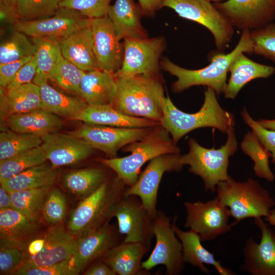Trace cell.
Segmentation results:
<instances>
[{
  "mask_svg": "<svg viewBox=\"0 0 275 275\" xmlns=\"http://www.w3.org/2000/svg\"><path fill=\"white\" fill-rule=\"evenodd\" d=\"M26 36L14 30L11 35L1 43L0 64L11 63L35 54V47Z\"/></svg>",
  "mask_w": 275,
  "mask_h": 275,
  "instance_id": "cell-39",
  "label": "cell"
},
{
  "mask_svg": "<svg viewBox=\"0 0 275 275\" xmlns=\"http://www.w3.org/2000/svg\"><path fill=\"white\" fill-rule=\"evenodd\" d=\"M119 232L125 235V242L140 243L149 249L152 236V219L140 199L134 195L124 196L114 213Z\"/></svg>",
  "mask_w": 275,
  "mask_h": 275,
  "instance_id": "cell-16",
  "label": "cell"
},
{
  "mask_svg": "<svg viewBox=\"0 0 275 275\" xmlns=\"http://www.w3.org/2000/svg\"><path fill=\"white\" fill-rule=\"evenodd\" d=\"M257 123L263 127L275 131V119H261L257 121Z\"/></svg>",
  "mask_w": 275,
  "mask_h": 275,
  "instance_id": "cell-56",
  "label": "cell"
},
{
  "mask_svg": "<svg viewBox=\"0 0 275 275\" xmlns=\"http://www.w3.org/2000/svg\"><path fill=\"white\" fill-rule=\"evenodd\" d=\"M85 73L64 58L61 53L49 79L66 91L81 97L80 86Z\"/></svg>",
  "mask_w": 275,
  "mask_h": 275,
  "instance_id": "cell-40",
  "label": "cell"
},
{
  "mask_svg": "<svg viewBox=\"0 0 275 275\" xmlns=\"http://www.w3.org/2000/svg\"><path fill=\"white\" fill-rule=\"evenodd\" d=\"M124 55L116 76L159 75L160 59L166 47L162 36L124 39Z\"/></svg>",
  "mask_w": 275,
  "mask_h": 275,
  "instance_id": "cell-10",
  "label": "cell"
},
{
  "mask_svg": "<svg viewBox=\"0 0 275 275\" xmlns=\"http://www.w3.org/2000/svg\"><path fill=\"white\" fill-rule=\"evenodd\" d=\"M229 72L230 76L224 94L225 98L234 99L246 84L256 78L270 77L275 73V68L255 62L241 53L233 61Z\"/></svg>",
  "mask_w": 275,
  "mask_h": 275,
  "instance_id": "cell-32",
  "label": "cell"
},
{
  "mask_svg": "<svg viewBox=\"0 0 275 275\" xmlns=\"http://www.w3.org/2000/svg\"><path fill=\"white\" fill-rule=\"evenodd\" d=\"M125 186L118 178L112 184L106 180L84 197L71 213L68 223L69 232L77 238L108 223L114 216L117 204L125 195Z\"/></svg>",
  "mask_w": 275,
  "mask_h": 275,
  "instance_id": "cell-6",
  "label": "cell"
},
{
  "mask_svg": "<svg viewBox=\"0 0 275 275\" xmlns=\"http://www.w3.org/2000/svg\"><path fill=\"white\" fill-rule=\"evenodd\" d=\"M112 0H63L60 7L76 10L90 19L107 15Z\"/></svg>",
  "mask_w": 275,
  "mask_h": 275,
  "instance_id": "cell-45",
  "label": "cell"
},
{
  "mask_svg": "<svg viewBox=\"0 0 275 275\" xmlns=\"http://www.w3.org/2000/svg\"><path fill=\"white\" fill-rule=\"evenodd\" d=\"M154 127H117L85 123L71 133L109 158H114L120 148L142 140Z\"/></svg>",
  "mask_w": 275,
  "mask_h": 275,
  "instance_id": "cell-13",
  "label": "cell"
},
{
  "mask_svg": "<svg viewBox=\"0 0 275 275\" xmlns=\"http://www.w3.org/2000/svg\"><path fill=\"white\" fill-rule=\"evenodd\" d=\"M91 27L98 68L115 73L122 66L123 43L118 38L107 15L92 19Z\"/></svg>",
  "mask_w": 275,
  "mask_h": 275,
  "instance_id": "cell-19",
  "label": "cell"
},
{
  "mask_svg": "<svg viewBox=\"0 0 275 275\" xmlns=\"http://www.w3.org/2000/svg\"><path fill=\"white\" fill-rule=\"evenodd\" d=\"M44 243V237L34 239L28 245L26 255L33 256L37 255L42 250Z\"/></svg>",
  "mask_w": 275,
  "mask_h": 275,
  "instance_id": "cell-53",
  "label": "cell"
},
{
  "mask_svg": "<svg viewBox=\"0 0 275 275\" xmlns=\"http://www.w3.org/2000/svg\"><path fill=\"white\" fill-rule=\"evenodd\" d=\"M41 146L54 168L71 165L89 157L94 149L73 134L58 131L41 137Z\"/></svg>",
  "mask_w": 275,
  "mask_h": 275,
  "instance_id": "cell-20",
  "label": "cell"
},
{
  "mask_svg": "<svg viewBox=\"0 0 275 275\" xmlns=\"http://www.w3.org/2000/svg\"><path fill=\"white\" fill-rule=\"evenodd\" d=\"M162 7L174 10L182 18L195 21L212 33L215 44L224 50L233 37L234 27L210 2L206 0H164Z\"/></svg>",
  "mask_w": 275,
  "mask_h": 275,
  "instance_id": "cell-8",
  "label": "cell"
},
{
  "mask_svg": "<svg viewBox=\"0 0 275 275\" xmlns=\"http://www.w3.org/2000/svg\"><path fill=\"white\" fill-rule=\"evenodd\" d=\"M253 41L250 31L243 30L237 45L230 52H219L211 57L210 63L197 70L182 68L167 58L160 61V66L166 71L177 77L172 84L175 93L181 92L194 86H205L213 89L217 95L224 93L230 67L237 56L241 53L252 54Z\"/></svg>",
  "mask_w": 275,
  "mask_h": 275,
  "instance_id": "cell-2",
  "label": "cell"
},
{
  "mask_svg": "<svg viewBox=\"0 0 275 275\" xmlns=\"http://www.w3.org/2000/svg\"><path fill=\"white\" fill-rule=\"evenodd\" d=\"M149 249L140 243L123 241L111 248L101 259L117 274H148L142 267V258Z\"/></svg>",
  "mask_w": 275,
  "mask_h": 275,
  "instance_id": "cell-27",
  "label": "cell"
},
{
  "mask_svg": "<svg viewBox=\"0 0 275 275\" xmlns=\"http://www.w3.org/2000/svg\"><path fill=\"white\" fill-rule=\"evenodd\" d=\"M44 237L45 243L41 251L33 256L25 254L21 266H50L71 259L76 249L77 238L66 230L61 223L51 226Z\"/></svg>",
  "mask_w": 275,
  "mask_h": 275,
  "instance_id": "cell-21",
  "label": "cell"
},
{
  "mask_svg": "<svg viewBox=\"0 0 275 275\" xmlns=\"http://www.w3.org/2000/svg\"><path fill=\"white\" fill-rule=\"evenodd\" d=\"M37 70L35 54L18 70L6 89L19 86L31 82L33 80Z\"/></svg>",
  "mask_w": 275,
  "mask_h": 275,
  "instance_id": "cell-49",
  "label": "cell"
},
{
  "mask_svg": "<svg viewBox=\"0 0 275 275\" xmlns=\"http://www.w3.org/2000/svg\"><path fill=\"white\" fill-rule=\"evenodd\" d=\"M0 133V161L41 145V138L35 134L16 132L7 126Z\"/></svg>",
  "mask_w": 275,
  "mask_h": 275,
  "instance_id": "cell-37",
  "label": "cell"
},
{
  "mask_svg": "<svg viewBox=\"0 0 275 275\" xmlns=\"http://www.w3.org/2000/svg\"><path fill=\"white\" fill-rule=\"evenodd\" d=\"M152 230L156 243L149 258L142 262L143 268L149 271L157 265H163L166 268V274H180L185 264L182 246L170 218L162 211H157L152 219Z\"/></svg>",
  "mask_w": 275,
  "mask_h": 275,
  "instance_id": "cell-9",
  "label": "cell"
},
{
  "mask_svg": "<svg viewBox=\"0 0 275 275\" xmlns=\"http://www.w3.org/2000/svg\"><path fill=\"white\" fill-rule=\"evenodd\" d=\"M18 1V0H0V10L17 14V5Z\"/></svg>",
  "mask_w": 275,
  "mask_h": 275,
  "instance_id": "cell-55",
  "label": "cell"
},
{
  "mask_svg": "<svg viewBox=\"0 0 275 275\" xmlns=\"http://www.w3.org/2000/svg\"><path fill=\"white\" fill-rule=\"evenodd\" d=\"M161 126H156L141 140L125 146L124 151L130 154L123 157L96 159L113 170L127 186L133 185L139 178L141 168L155 157L167 154H179L180 149Z\"/></svg>",
  "mask_w": 275,
  "mask_h": 275,
  "instance_id": "cell-4",
  "label": "cell"
},
{
  "mask_svg": "<svg viewBox=\"0 0 275 275\" xmlns=\"http://www.w3.org/2000/svg\"><path fill=\"white\" fill-rule=\"evenodd\" d=\"M213 5L238 30L252 31L272 23L275 0H227Z\"/></svg>",
  "mask_w": 275,
  "mask_h": 275,
  "instance_id": "cell-15",
  "label": "cell"
},
{
  "mask_svg": "<svg viewBox=\"0 0 275 275\" xmlns=\"http://www.w3.org/2000/svg\"><path fill=\"white\" fill-rule=\"evenodd\" d=\"M84 275H116L113 270L102 259L95 262L83 273Z\"/></svg>",
  "mask_w": 275,
  "mask_h": 275,
  "instance_id": "cell-51",
  "label": "cell"
},
{
  "mask_svg": "<svg viewBox=\"0 0 275 275\" xmlns=\"http://www.w3.org/2000/svg\"><path fill=\"white\" fill-rule=\"evenodd\" d=\"M116 77L117 89L113 106L124 114L159 122L164 95L159 75Z\"/></svg>",
  "mask_w": 275,
  "mask_h": 275,
  "instance_id": "cell-3",
  "label": "cell"
},
{
  "mask_svg": "<svg viewBox=\"0 0 275 275\" xmlns=\"http://www.w3.org/2000/svg\"><path fill=\"white\" fill-rule=\"evenodd\" d=\"M32 42L36 49L37 71L43 73L49 79L62 53L58 40L53 38H32Z\"/></svg>",
  "mask_w": 275,
  "mask_h": 275,
  "instance_id": "cell-41",
  "label": "cell"
},
{
  "mask_svg": "<svg viewBox=\"0 0 275 275\" xmlns=\"http://www.w3.org/2000/svg\"><path fill=\"white\" fill-rule=\"evenodd\" d=\"M118 228L108 223L77 237V245L70 259L72 265L79 273L88 265L101 259L113 247L123 240Z\"/></svg>",
  "mask_w": 275,
  "mask_h": 275,
  "instance_id": "cell-17",
  "label": "cell"
},
{
  "mask_svg": "<svg viewBox=\"0 0 275 275\" xmlns=\"http://www.w3.org/2000/svg\"><path fill=\"white\" fill-rule=\"evenodd\" d=\"M78 274V272L72 265L70 260L56 265L46 266H21L14 273L17 275H76Z\"/></svg>",
  "mask_w": 275,
  "mask_h": 275,
  "instance_id": "cell-46",
  "label": "cell"
},
{
  "mask_svg": "<svg viewBox=\"0 0 275 275\" xmlns=\"http://www.w3.org/2000/svg\"><path fill=\"white\" fill-rule=\"evenodd\" d=\"M92 21V19L76 10L59 7L51 17L32 21L19 20L13 26L14 30L32 38L59 39L91 26Z\"/></svg>",
  "mask_w": 275,
  "mask_h": 275,
  "instance_id": "cell-14",
  "label": "cell"
},
{
  "mask_svg": "<svg viewBox=\"0 0 275 275\" xmlns=\"http://www.w3.org/2000/svg\"><path fill=\"white\" fill-rule=\"evenodd\" d=\"M63 0H18L17 13L19 20L32 21L53 16Z\"/></svg>",
  "mask_w": 275,
  "mask_h": 275,
  "instance_id": "cell-42",
  "label": "cell"
},
{
  "mask_svg": "<svg viewBox=\"0 0 275 275\" xmlns=\"http://www.w3.org/2000/svg\"><path fill=\"white\" fill-rule=\"evenodd\" d=\"M4 123L15 132L33 134L41 138L58 131L63 126L60 117L42 108L10 115Z\"/></svg>",
  "mask_w": 275,
  "mask_h": 275,
  "instance_id": "cell-29",
  "label": "cell"
},
{
  "mask_svg": "<svg viewBox=\"0 0 275 275\" xmlns=\"http://www.w3.org/2000/svg\"><path fill=\"white\" fill-rule=\"evenodd\" d=\"M25 253L16 248L0 249L1 274H14L22 264Z\"/></svg>",
  "mask_w": 275,
  "mask_h": 275,
  "instance_id": "cell-48",
  "label": "cell"
},
{
  "mask_svg": "<svg viewBox=\"0 0 275 275\" xmlns=\"http://www.w3.org/2000/svg\"><path fill=\"white\" fill-rule=\"evenodd\" d=\"M80 89V97L88 105L113 106L117 93V78L115 73L99 69L86 72Z\"/></svg>",
  "mask_w": 275,
  "mask_h": 275,
  "instance_id": "cell-26",
  "label": "cell"
},
{
  "mask_svg": "<svg viewBox=\"0 0 275 275\" xmlns=\"http://www.w3.org/2000/svg\"><path fill=\"white\" fill-rule=\"evenodd\" d=\"M209 2H212L213 3H220L224 1V0H206Z\"/></svg>",
  "mask_w": 275,
  "mask_h": 275,
  "instance_id": "cell-58",
  "label": "cell"
},
{
  "mask_svg": "<svg viewBox=\"0 0 275 275\" xmlns=\"http://www.w3.org/2000/svg\"><path fill=\"white\" fill-rule=\"evenodd\" d=\"M51 186H47L9 193L12 208L30 218L40 221L43 204Z\"/></svg>",
  "mask_w": 275,
  "mask_h": 275,
  "instance_id": "cell-35",
  "label": "cell"
},
{
  "mask_svg": "<svg viewBox=\"0 0 275 275\" xmlns=\"http://www.w3.org/2000/svg\"><path fill=\"white\" fill-rule=\"evenodd\" d=\"M46 157L40 146L0 161V181L7 180L30 168L45 162Z\"/></svg>",
  "mask_w": 275,
  "mask_h": 275,
  "instance_id": "cell-38",
  "label": "cell"
},
{
  "mask_svg": "<svg viewBox=\"0 0 275 275\" xmlns=\"http://www.w3.org/2000/svg\"><path fill=\"white\" fill-rule=\"evenodd\" d=\"M64 58L85 72L99 69L91 26L57 39Z\"/></svg>",
  "mask_w": 275,
  "mask_h": 275,
  "instance_id": "cell-24",
  "label": "cell"
},
{
  "mask_svg": "<svg viewBox=\"0 0 275 275\" xmlns=\"http://www.w3.org/2000/svg\"><path fill=\"white\" fill-rule=\"evenodd\" d=\"M161 105L162 115L159 123L171 134L175 145L184 135L195 129L212 127L227 133L231 126L235 124L233 115L221 107L215 92L210 87L205 91L203 105L196 113L180 111L169 96L162 97Z\"/></svg>",
  "mask_w": 275,
  "mask_h": 275,
  "instance_id": "cell-1",
  "label": "cell"
},
{
  "mask_svg": "<svg viewBox=\"0 0 275 275\" xmlns=\"http://www.w3.org/2000/svg\"><path fill=\"white\" fill-rule=\"evenodd\" d=\"M74 120L93 124L129 128L154 127L158 123L146 118L124 114L110 105H88Z\"/></svg>",
  "mask_w": 275,
  "mask_h": 275,
  "instance_id": "cell-30",
  "label": "cell"
},
{
  "mask_svg": "<svg viewBox=\"0 0 275 275\" xmlns=\"http://www.w3.org/2000/svg\"><path fill=\"white\" fill-rule=\"evenodd\" d=\"M183 204L186 212L184 227L198 234L202 242L213 240L231 230L230 210L217 197L206 202Z\"/></svg>",
  "mask_w": 275,
  "mask_h": 275,
  "instance_id": "cell-11",
  "label": "cell"
},
{
  "mask_svg": "<svg viewBox=\"0 0 275 275\" xmlns=\"http://www.w3.org/2000/svg\"><path fill=\"white\" fill-rule=\"evenodd\" d=\"M176 220L172 224L174 232L181 242L183 258L185 263L190 264L198 267L205 273H209V269L205 264L214 266L221 275H233L234 272L229 268L223 266L216 260L213 254L205 249L202 244L199 236L194 231L189 230L185 231L176 225Z\"/></svg>",
  "mask_w": 275,
  "mask_h": 275,
  "instance_id": "cell-28",
  "label": "cell"
},
{
  "mask_svg": "<svg viewBox=\"0 0 275 275\" xmlns=\"http://www.w3.org/2000/svg\"><path fill=\"white\" fill-rule=\"evenodd\" d=\"M106 180L103 170L92 168L66 173L63 177L62 184L67 190L84 198L94 191Z\"/></svg>",
  "mask_w": 275,
  "mask_h": 275,
  "instance_id": "cell-34",
  "label": "cell"
},
{
  "mask_svg": "<svg viewBox=\"0 0 275 275\" xmlns=\"http://www.w3.org/2000/svg\"><path fill=\"white\" fill-rule=\"evenodd\" d=\"M48 78L37 71L33 82L39 88L42 108L60 117L74 120L88 106L81 97L65 95L48 83Z\"/></svg>",
  "mask_w": 275,
  "mask_h": 275,
  "instance_id": "cell-23",
  "label": "cell"
},
{
  "mask_svg": "<svg viewBox=\"0 0 275 275\" xmlns=\"http://www.w3.org/2000/svg\"><path fill=\"white\" fill-rule=\"evenodd\" d=\"M40 221L30 218L13 209L0 211V249L16 248L24 251L36 238Z\"/></svg>",
  "mask_w": 275,
  "mask_h": 275,
  "instance_id": "cell-22",
  "label": "cell"
},
{
  "mask_svg": "<svg viewBox=\"0 0 275 275\" xmlns=\"http://www.w3.org/2000/svg\"><path fill=\"white\" fill-rule=\"evenodd\" d=\"M66 212V200L64 195L57 188H51L45 198L42 218L51 226L61 223Z\"/></svg>",
  "mask_w": 275,
  "mask_h": 275,
  "instance_id": "cell-44",
  "label": "cell"
},
{
  "mask_svg": "<svg viewBox=\"0 0 275 275\" xmlns=\"http://www.w3.org/2000/svg\"><path fill=\"white\" fill-rule=\"evenodd\" d=\"M58 171L51 164L45 162L30 168L7 180L1 182V186L9 193L47 186H52L56 180Z\"/></svg>",
  "mask_w": 275,
  "mask_h": 275,
  "instance_id": "cell-33",
  "label": "cell"
},
{
  "mask_svg": "<svg viewBox=\"0 0 275 275\" xmlns=\"http://www.w3.org/2000/svg\"><path fill=\"white\" fill-rule=\"evenodd\" d=\"M164 0H138L142 14L150 16L161 8Z\"/></svg>",
  "mask_w": 275,
  "mask_h": 275,
  "instance_id": "cell-52",
  "label": "cell"
},
{
  "mask_svg": "<svg viewBox=\"0 0 275 275\" xmlns=\"http://www.w3.org/2000/svg\"><path fill=\"white\" fill-rule=\"evenodd\" d=\"M142 15L140 5L133 0H116L113 5L110 6L107 16L118 38L121 40L126 38H148L141 22Z\"/></svg>",
  "mask_w": 275,
  "mask_h": 275,
  "instance_id": "cell-25",
  "label": "cell"
},
{
  "mask_svg": "<svg viewBox=\"0 0 275 275\" xmlns=\"http://www.w3.org/2000/svg\"><path fill=\"white\" fill-rule=\"evenodd\" d=\"M215 191L234 219L232 226L248 218L265 217L275 205L269 192L252 178L238 182L230 177L219 182Z\"/></svg>",
  "mask_w": 275,
  "mask_h": 275,
  "instance_id": "cell-5",
  "label": "cell"
},
{
  "mask_svg": "<svg viewBox=\"0 0 275 275\" xmlns=\"http://www.w3.org/2000/svg\"><path fill=\"white\" fill-rule=\"evenodd\" d=\"M264 219L268 223L269 226L273 227L275 231V205L270 211L268 215L264 217Z\"/></svg>",
  "mask_w": 275,
  "mask_h": 275,
  "instance_id": "cell-57",
  "label": "cell"
},
{
  "mask_svg": "<svg viewBox=\"0 0 275 275\" xmlns=\"http://www.w3.org/2000/svg\"><path fill=\"white\" fill-rule=\"evenodd\" d=\"M179 154H167L152 159L136 182L126 188L125 196L134 195L141 200L153 219L155 216L159 185L166 172H179L183 165Z\"/></svg>",
  "mask_w": 275,
  "mask_h": 275,
  "instance_id": "cell-12",
  "label": "cell"
},
{
  "mask_svg": "<svg viewBox=\"0 0 275 275\" xmlns=\"http://www.w3.org/2000/svg\"><path fill=\"white\" fill-rule=\"evenodd\" d=\"M241 147L243 152L253 160L256 175L269 182L273 181L274 175L269 164L271 153L254 131L245 134Z\"/></svg>",
  "mask_w": 275,
  "mask_h": 275,
  "instance_id": "cell-36",
  "label": "cell"
},
{
  "mask_svg": "<svg viewBox=\"0 0 275 275\" xmlns=\"http://www.w3.org/2000/svg\"><path fill=\"white\" fill-rule=\"evenodd\" d=\"M241 115L245 123L249 126L257 135L258 138L271 153V162L275 166V131L266 129L249 115L246 109L244 108Z\"/></svg>",
  "mask_w": 275,
  "mask_h": 275,
  "instance_id": "cell-47",
  "label": "cell"
},
{
  "mask_svg": "<svg viewBox=\"0 0 275 275\" xmlns=\"http://www.w3.org/2000/svg\"><path fill=\"white\" fill-rule=\"evenodd\" d=\"M29 56L9 63L0 64V85L6 88L20 68L33 57Z\"/></svg>",
  "mask_w": 275,
  "mask_h": 275,
  "instance_id": "cell-50",
  "label": "cell"
},
{
  "mask_svg": "<svg viewBox=\"0 0 275 275\" xmlns=\"http://www.w3.org/2000/svg\"><path fill=\"white\" fill-rule=\"evenodd\" d=\"M12 208L10 194L2 186L0 187V211Z\"/></svg>",
  "mask_w": 275,
  "mask_h": 275,
  "instance_id": "cell-54",
  "label": "cell"
},
{
  "mask_svg": "<svg viewBox=\"0 0 275 275\" xmlns=\"http://www.w3.org/2000/svg\"><path fill=\"white\" fill-rule=\"evenodd\" d=\"M253 41L252 53L262 56L275 62V24L250 31Z\"/></svg>",
  "mask_w": 275,
  "mask_h": 275,
  "instance_id": "cell-43",
  "label": "cell"
},
{
  "mask_svg": "<svg viewBox=\"0 0 275 275\" xmlns=\"http://www.w3.org/2000/svg\"><path fill=\"white\" fill-rule=\"evenodd\" d=\"M234 125L227 131V141L220 148H204L191 138L188 141V152L180 155L182 164L188 165V171L201 178L205 191L214 193L219 182L230 177L228 173L229 157L236 151L238 146Z\"/></svg>",
  "mask_w": 275,
  "mask_h": 275,
  "instance_id": "cell-7",
  "label": "cell"
},
{
  "mask_svg": "<svg viewBox=\"0 0 275 275\" xmlns=\"http://www.w3.org/2000/svg\"><path fill=\"white\" fill-rule=\"evenodd\" d=\"M254 219L261 239L259 243L252 237L246 241L242 269L251 275H275V232L262 217Z\"/></svg>",
  "mask_w": 275,
  "mask_h": 275,
  "instance_id": "cell-18",
  "label": "cell"
},
{
  "mask_svg": "<svg viewBox=\"0 0 275 275\" xmlns=\"http://www.w3.org/2000/svg\"><path fill=\"white\" fill-rule=\"evenodd\" d=\"M0 90L1 127L10 115L42 108L40 89L33 82Z\"/></svg>",
  "mask_w": 275,
  "mask_h": 275,
  "instance_id": "cell-31",
  "label": "cell"
}]
</instances>
